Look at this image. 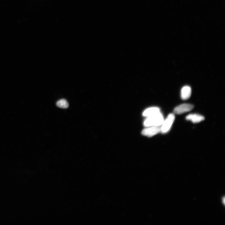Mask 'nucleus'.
<instances>
[{
  "label": "nucleus",
  "mask_w": 225,
  "mask_h": 225,
  "mask_svg": "<svg viewBox=\"0 0 225 225\" xmlns=\"http://www.w3.org/2000/svg\"><path fill=\"white\" fill-rule=\"evenodd\" d=\"M164 119L160 112L152 116L148 117L144 122V126L147 127L152 126H161Z\"/></svg>",
  "instance_id": "1"
},
{
  "label": "nucleus",
  "mask_w": 225,
  "mask_h": 225,
  "mask_svg": "<svg viewBox=\"0 0 225 225\" xmlns=\"http://www.w3.org/2000/svg\"><path fill=\"white\" fill-rule=\"evenodd\" d=\"M175 119L173 114H169L164 122L161 126V131L162 133L165 134L168 132L170 129Z\"/></svg>",
  "instance_id": "2"
},
{
  "label": "nucleus",
  "mask_w": 225,
  "mask_h": 225,
  "mask_svg": "<svg viewBox=\"0 0 225 225\" xmlns=\"http://www.w3.org/2000/svg\"><path fill=\"white\" fill-rule=\"evenodd\" d=\"M161 131V126H152L144 129L142 134L144 136L149 137H152Z\"/></svg>",
  "instance_id": "3"
},
{
  "label": "nucleus",
  "mask_w": 225,
  "mask_h": 225,
  "mask_svg": "<svg viewBox=\"0 0 225 225\" xmlns=\"http://www.w3.org/2000/svg\"><path fill=\"white\" fill-rule=\"evenodd\" d=\"M194 106L189 104H184L180 105L175 108L173 112L176 114H181L191 110L194 108Z\"/></svg>",
  "instance_id": "4"
},
{
  "label": "nucleus",
  "mask_w": 225,
  "mask_h": 225,
  "mask_svg": "<svg viewBox=\"0 0 225 225\" xmlns=\"http://www.w3.org/2000/svg\"><path fill=\"white\" fill-rule=\"evenodd\" d=\"M186 120L191 121L193 123H196L201 122L205 120V117L201 115L197 114H191L187 115L186 118Z\"/></svg>",
  "instance_id": "5"
},
{
  "label": "nucleus",
  "mask_w": 225,
  "mask_h": 225,
  "mask_svg": "<svg viewBox=\"0 0 225 225\" xmlns=\"http://www.w3.org/2000/svg\"><path fill=\"white\" fill-rule=\"evenodd\" d=\"M192 90L191 87L189 86H184L181 91V98L184 100H186L189 99L191 94Z\"/></svg>",
  "instance_id": "6"
},
{
  "label": "nucleus",
  "mask_w": 225,
  "mask_h": 225,
  "mask_svg": "<svg viewBox=\"0 0 225 225\" xmlns=\"http://www.w3.org/2000/svg\"><path fill=\"white\" fill-rule=\"evenodd\" d=\"M160 112V109L158 108L152 107L148 109L145 110L143 113V115L148 117L156 115Z\"/></svg>",
  "instance_id": "7"
},
{
  "label": "nucleus",
  "mask_w": 225,
  "mask_h": 225,
  "mask_svg": "<svg viewBox=\"0 0 225 225\" xmlns=\"http://www.w3.org/2000/svg\"><path fill=\"white\" fill-rule=\"evenodd\" d=\"M56 106L60 108L66 109L68 107L69 105L66 100L65 99H61L57 102Z\"/></svg>",
  "instance_id": "8"
},
{
  "label": "nucleus",
  "mask_w": 225,
  "mask_h": 225,
  "mask_svg": "<svg viewBox=\"0 0 225 225\" xmlns=\"http://www.w3.org/2000/svg\"><path fill=\"white\" fill-rule=\"evenodd\" d=\"M222 203H223V205L224 206L225 205V197H223V198H222Z\"/></svg>",
  "instance_id": "9"
}]
</instances>
